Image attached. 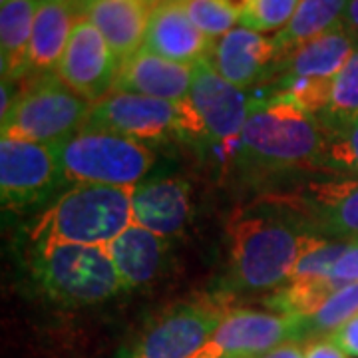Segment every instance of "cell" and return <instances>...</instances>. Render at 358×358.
<instances>
[{"mask_svg":"<svg viewBox=\"0 0 358 358\" xmlns=\"http://www.w3.org/2000/svg\"><path fill=\"white\" fill-rule=\"evenodd\" d=\"M131 189L76 183L34 221V243H74L108 247L131 221Z\"/></svg>","mask_w":358,"mask_h":358,"instance_id":"1","label":"cell"},{"mask_svg":"<svg viewBox=\"0 0 358 358\" xmlns=\"http://www.w3.org/2000/svg\"><path fill=\"white\" fill-rule=\"evenodd\" d=\"M229 279L239 291H268L291 279L310 233L281 219L245 217L229 227Z\"/></svg>","mask_w":358,"mask_h":358,"instance_id":"2","label":"cell"},{"mask_svg":"<svg viewBox=\"0 0 358 358\" xmlns=\"http://www.w3.org/2000/svg\"><path fill=\"white\" fill-rule=\"evenodd\" d=\"M241 152L268 169L320 166L327 131L319 115L289 102H263L253 110L239 136Z\"/></svg>","mask_w":358,"mask_h":358,"instance_id":"3","label":"cell"},{"mask_svg":"<svg viewBox=\"0 0 358 358\" xmlns=\"http://www.w3.org/2000/svg\"><path fill=\"white\" fill-rule=\"evenodd\" d=\"M32 271L40 289L66 305H94L126 291L106 247L34 243Z\"/></svg>","mask_w":358,"mask_h":358,"instance_id":"4","label":"cell"},{"mask_svg":"<svg viewBox=\"0 0 358 358\" xmlns=\"http://www.w3.org/2000/svg\"><path fill=\"white\" fill-rule=\"evenodd\" d=\"M90 108L92 103L72 92L56 74L34 76L0 120L2 138L58 148L82 131Z\"/></svg>","mask_w":358,"mask_h":358,"instance_id":"5","label":"cell"},{"mask_svg":"<svg viewBox=\"0 0 358 358\" xmlns=\"http://www.w3.org/2000/svg\"><path fill=\"white\" fill-rule=\"evenodd\" d=\"M68 183L136 187L154 166V154L141 143L108 131L82 129L56 148Z\"/></svg>","mask_w":358,"mask_h":358,"instance_id":"6","label":"cell"},{"mask_svg":"<svg viewBox=\"0 0 358 358\" xmlns=\"http://www.w3.org/2000/svg\"><path fill=\"white\" fill-rule=\"evenodd\" d=\"M82 129L108 131L136 141L164 140L167 136L207 134L192 100L167 102L129 92H112L92 103Z\"/></svg>","mask_w":358,"mask_h":358,"instance_id":"7","label":"cell"},{"mask_svg":"<svg viewBox=\"0 0 358 358\" xmlns=\"http://www.w3.org/2000/svg\"><path fill=\"white\" fill-rule=\"evenodd\" d=\"M64 181L56 148L34 141L0 140V199L4 209L42 201Z\"/></svg>","mask_w":358,"mask_h":358,"instance_id":"8","label":"cell"},{"mask_svg":"<svg viewBox=\"0 0 358 358\" xmlns=\"http://www.w3.org/2000/svg\"><path fill=\"white\" fill-rule=\"evenodd\" d=\"M305 333V322L279 313L227 310L211 338L193 358H259Z\"/></svg>","mask_w":358,"mask_h":358,"instance_id":"9","label":"cell"},{"mask_svg":"<svg viewBox=\"0 0 358 358\" xmlns=\"http://www.w3.org/2000/svg\"><path fill=\"white\" fill-rule=\"evenodd\" d=\"M225 308L192 303L167 310L150 324L126 358H193L225 317Z\"/></svg>","mask_w":358,"mask_h":358,"instance_id":"10","label":"cell"},{"mask_svg":"<svg viewBox=\"0 0 358 358\" xmlns=\"http://www.w3.org/2000/svg\"><path fill=\"white\" fill-rule=\"evenodd\" d=\"M120 60L98 28L80 16L72 28L56 76L80 98L96 103L114 92Z\"/></svg>","mask_w":358,"mask_h":358,"instance_id":"11","label":"cell"},{"mask_svg":"<svg viewBox=\"0 0 358 358\" xmlns=\"http://www.w3.org/2000/svg\"><path fill=\"white\" fill-rule=\"evenodd\" d=\"M189 100L201 117L207 134L221 141L239 138L245 122L263 102L261 98H251L245 90L219 76L207 58L193 64Z\"/></svg>","mask_w":358,"mask_h":358,"instance_id":"12","label":"cell"},{"mask_svg":"<svg viewBox=\"0 0 358 358\" xmlns=\"http://www.w3.org/2000/svg\"><path fill=\"white\" fill-rule=\"evenodd\" d=\"M209 64L237 88H249L271 74L273 68H282V50L277 38H267L249 28H233L213 44L207 56Z\"/></svg>","mask_w":358,"mask_h":358,"instance_id":"13","label":"cell"},{"mask_svg":"<svg viewBox=\"0 0 358 358\" xmlns=\"http://www.w3.org/2000/svg\"><path fill=\"white\" fill-rule=\"evenodd\" d=\"M296 211L333 241L358 243V178H338L310 183L296 195Z\"/></svg>","mask_w":358,"mask_h":358,"instance_id":"14","label":"cell"},{"mask_svg":"<svg viewBox=\"0 0 358 358\" xmlns=\"http://www.w3.org/2000/svg\"><path fill=\"white\" fill-rule=\"evenodd\" d=\"M213 40L193 24L189 16L173 0H157L150 14L143 48L162 58L195 64L213 50Z\"/></svg>","mask_w":358,"mask_h":358,"instance_id":"15","label":"cell"},{"mask_svg":"<svg viewBox=\"0 0 358 358\" xmlns=\"http://www.w3.org/2000/svg\"><path fill=\"white\" fill-rule=\"evenodd\" d=\"M192 82L193 64L167 60L141 46L128 60L120 62L114 92H129L167 102H181L189 98Z\"/></svg>","mask_w":358,"mask_h":358,"instance_id":"16","label":"cell"},{"mask_svg":"<svg viewBox=\"0 0 358 358\" xmlns=\"http://www.w3.org/2000/svg\"><path fill=\"white\" fill-rule=\"evenodd\" d=\"M192 215V189L183 179L141 181L131 189V221L159 237L183 229Z\"/></svg>","mask_w":358,"mask_h":358,"instance_id":"17","label":"cell"},{"mask_svg":"<svg viewBox=\"0 0 358 358\" xmlns=\"http://www.w3.org/2000/svg\"><path fill=\"white\" fill-rule=\"evenodd\" d=\"M152 8L145 0H84L78 13L98 28L115 58L124 62L143 46Z\"/></svg>","mask_w":358,"mask_h":358,"instance_id":"18","label":"cell"},{"mask_svg":"<svg viewBox=\"0 0 358 358\" xmlns=\"http://www.w3.org/2000/svg\"><path fill=\"white\" fill-rule=\"evenodd\" d=\"M78 18L74 4L40 0L28 50V76L56 74Z\"/></svg>","mask_w":358,"mask_h":358,"instance_id":"19","label":"cell"},{"mask_svg":"<svg viewBox=\"0 0 358 358\" xmlns=\"http://www.w3.org/2000/svg\"><path fill=\"white\" fill-rule=\"evenodd\" d=\"M106 249L124 287L136 289L159 275L166 257V237L131 223Z\"/></svg>","mask_w":358,"mask_h":358,"instance_id":"20","label":"cell"},{"mask_svg":"<svg viewBox=\"0 0 358 358\" xmlns=\"http://www.w3.org/2000/svg\"><path fill=\"white\" fill-rule=\"evenodd\" d=\"M357 44V34L345 22L301 44L285 60V74L317 80H334L348 62Z\"/></svg>","mask_w":358,"mask_h":358,"instance_id":"21","label":"cell"},{"mask_svg":"<svg viewBox=\"0 0 358 358\" xmlns=\"http://www.w3.org/2000/svg\"><path fill=\"white\" fill-rule=\"evenodd\" d=\"M40 0H8L0 10V64L2 80L28 76V50Z\"/></svg>","mask_w":358,"mask_h":358,"instance_id":"22","label":"cell"},{"mask_svg":"<svg viewBox=\"0 0 358 358\" xmlns=\"http://www.w3.org/2000/svg\"><path fill=\"white\" fill-rule=\"evenodd\" d=\"M348 0H301L293 20L275 36L287 60L301 44L343 22ZM285 64V62H282Z\"/></svg>","mask_w":358,"mask_h":358,"instance_id":"23","label":"cell"},{"mask_svg":"<svg viewBox=\"0 0 358 358\" xmlns=\"http://www.w3.org/2000/svg\"><path fill=\"white\" fill-rule=\"evenodd\" d=\"M358 117V36L355 50L343 70L334 76L329 108L319 115L324 129H334Z\"/></svg>","mask_w":358,"mask_h":358,"instance_id":"24","label":"cell"},{"mask_svg":"<svg viewBox=\"0 0 358 358\" xmlns=\"http://www.w3.org/2000/svg\"><path fill=\"white\" fill-rule=\"evenodd\" d=\"M334 291H338V289L334 287L331 279L289 281L285 289H279L268 299V307L279 310V315L294 317V319H301L305 322L324 305V301Z\"/></svg>","mask_w":358,"mask_h":358,"instance_id":"25","label":"cell"},{"mask_svg":"<svg viewBox=\"0 0 358 358\" xmlns=\"http://www.w3.org/2000/svg\"><path fill=\"white\" fill-rule=\"evenodd\" d=\"M331 88H333V80H317V78L285 74L277 84V92L268 98L267 102H273V100L289 102L308 114L320 115L329 108Z\"/></svg>","mask_w":358,"mask_h":358,"instance_id":"26","label":"cell"},{"mask_svg":"<svg viewBox=\"0 0 358 358\" xmlns=\"http://www.w3.org/2000/svg\"><path fill=\"white\" fill-rule=\"evenodd\" d=\"M350 245L355 243L329 241L324 237L313 235L308 245L305 247V251H303V255L299 257L289 281H322V279H329L334 265L350 249Z\"/></svg>","mask_w":358,"mask_h":358,"instance_id":"27","label":"cell"},{"mask_svg":"<svg viewBox=\"0 0 358 358\" xmlns=\"http://www.w3.org/2000/svg\"><path fill=\"white\" fill-rule=\"evenodd\" d=\"M324 131L327 141L320 166L345 178H358V117L346 126Z\"/></svg>","mask_w":358,"mask_h":358,"instance_id":"28","label":"cell"},{"mask_svg":"<svg viewBox=\"0 0 358 358\" xmlns=\"http://www.w3.org/2000/svg\"><path fill=\"white\" fill-rule=\"evenodd\" d=\"M358 315V282H350L334 291L324 305L305 320V333L329 334L334 333L341 324Z\"/></svg>","mask_w":358,"mask_h":358,"instance_id":"29","label":"cell"},{"mask_svg":"<svg viewBox=\"0 0 358 358\" xmlns=\"http://www.w3.org/2000/svg\"><path fill=\"white\" fill-rule=\"evenodd\" d=\"M179 4L193 24L211 40L225 36L241 20V16L223 0H183Z\"/></svg>","mask_w":358,"mask_h":358,"instance_id":"30","label":"cell"},{"mask_svg":"<svg viewBox=\"0 0 358 358\" xmlns=\"http://www.w3.org/2000/svg\"><path fill=\"white\" fill-rule=\"evenodd\" d=\"M299 4L301 0H251L239 22L255 32L279 30L293 20Z\"/></svg>","mask_w":358,"mask_h":358,"instance_id":"31","label":"cell"},{"mask_svg":"<svg viewBox=\"0 0 358 358\" xmlns=\"http://www.w3.org/2000/svg\"><path fill=\"white\" fill-rule=\"evenodd\" d=\"M329 279L333 281L336 289L346 287L350 282H358V243L350 245V249L334 265L333 273H331Z\"/></svg>","mask_w":358,"mask_h":358,"instance_id":"32","label":"cell"},{"mask_svg":"<svg viewBox=\"0 0 358 358\" xmlns=\"http://www.w3.org/2000/svg\"><path fill=\"white\" fill-rule=\"evenodd\" d=\"M329 338L338 346L348 358H358V315L341 324Z\"/></svg>","mask_w":358,"mask_h":358,"instance_id":"33","label":"cell"},{"mask_svg":"<svg viewBox=\"0 0 358 358\" xmlns=\"http://www.w3.org/2000/svg\"><path fill=\"white\" fill-rule=\"evenodd\" d=\"M305 358H348L331 338H319L305 346Z\"/></svg>","mask_w":358,"mask_h":358,"instance_id":"34","label":"cell"},{"mask_svg":"<svg viewBox=\"0 0 358 358\" xmlns=\"http://www.w3.org/2000/svg\"><path fill=\"white\" fill-rule=\"evenodd\" d=\"M259 358H305V346L294 343V341H287L282 345L271 348L268 352L261 355Z\"/></svg>","mask_w":358,"mask_h":358,"instance_id":"35","label":"cell"},{"mask_svg":"<svg viewBox=\"0 0 358 358\" xmlns=\"http://www.w3.org/2000/svg\"><path fill=\"white\" fill-rule=\"evenodd\" d=\"M18 96V90H16V82H8V80H2V88H0V120L8 114V110L13 108L14 100Z\"/></svg>","mask_w":358,"mask_h":358,"instance_id":"36","label":"cell"},{"mask_svg":"<svg viewBox=\"0 0 358 358\" xmlns=\"http://www.w3.org/2000/svg\"><path fill=\"white\" fill-rule=\"evenodd\" d=\"M343 22H345L348 30H352L358 36V0H348L345 16H343Z\"/></svg>","mask_w":358,"mask_h":358,"instance_id":"37","label":"cell"},{"mask_svg":"<svg viewBox=\"0 0 358 358\" xmlns=\"http://www.w3.org/2000/svg\"><path fill=\"white\" fill-rule=\"evenodd\" d=\"M54 2H66V4H74V6H80L84 0H54Z\"/></svg>","mask_w":358,"mask_h":358,"instance_id":"38","label":"cell"},{"mask_svg":"<svg viewBox=\"0 0 358 358\" xmlns=\"http://www.w3.org/2000/svg\"><path fill=\"white\" fill-rule=\"evenodd\" d=\"M145 2H150V4H152V2H157V0H145Z\"/></svg>","mask_w":358,"mask_h":358,"instance_id":"39","label":"cell"},{"mask_svg":"<svg viewBox=\"0 0 358 358\" xmlns=\"http://www.w3.org/2000/svg\"><path fill=\"white\" fill-rule=\"evenodd\" d=\"M4 2H8V0H0V4H4Z\"/></svg>","mask_w":358,"mask_h":358,"instance_id":"40","label":"cell"},{"mask_svg":"<svg viewBox=\"0 0 358 358\" xmlns=\"http://www.w3.org/2000/svg\"><path fill=\"white\" fill-rule=\"evenodd\" d=\"M173 2H183V0H173Z\"/></svg>","mask_w":358,"mask_h":358,"instance_id":"41","label":"cell"}]
</instances>
